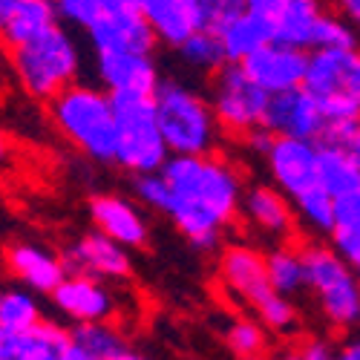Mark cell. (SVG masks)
<instances>
[{
    "label": "cell",
    "mask_w": 360,
    "mask_h": 360,
    "mask_svg": "<svg viewBox=\"0 0 360 360\" xmlns=\"http://www.w3.org/2000/svg\"><path fill=\"white\" fill-rule=\"evenodd\" d=\"M332 6L338 9L340 18L357 23V18H360V0H332Z\"/></svg>",
    "instance_id": "f35d334b"
},
{
    "label": "cell",
    "mask_w": 360,
    "mask_h": 360,
    "mask_svg": "<svg viewBox=\"0 0 360 360\" xmlns=\"http://www.w3.org/2000/svg\"><path fill=\"white\" fill-rule=\"evenodd\" d=\"M58 23L55 15V0H18L15 9L9 12L6 23L0 26V44L6 49L35 38L38 32Z\"/></svg>",
    "instance_id": "d4e9b609"
},
{
    "label": "cell",
    "mask_w": 360,
    "mask_h": 360,
    "mask_svg": "<svg viewBox=\"0 0 360 360\" xmlns=\"http://www.w3.org/2000/svg\"><path fill=\"white\" fill-rule=\"evenodd\" d=\"M225 343L239 360L265 357L268 352V332L257 317H236L225 328Z\"/></svg>",
    "instance_id": "f546056e"
},
{
    "label": "cell",
    "mask_w": 360,
    "mask_h": 360,
    "mask_svg": "<svg viewBox=\"0 0 360 360\" xmlns=\"http://www.w3.org/2000/svg\"><path fill=\"white\" fill-rule=\"evenodd\" d=\"M274 4H277V0H245V6H248V9L262 12V15L271 12V9H274Z\"/></svg>",
    "instance_id": "7bdbcfd3"
},
{
    "label": "cell",
    "mask_w": 360,
    "mask_h": 360,
    "mask_svg": "<svg viewBox=\"0 0 360 360\" xmlns=\"http://www.w3.org/2000/svg\"><path fill=\"white\" fill-rule=\"evenodd\" d=\"M265 165L271 173V182L280 193L288 196V202H297L320 188L317 182V141L303 139H285L274 136V141L265 150Z\"/></svg>",
    "instance_id": "9c48e42d"
},
{
    "label": "cell",
    "mask_w": 360,
    "mask_h": 360,
    "mask_svg": "<svg viewBox=\"0 0 360 360\" xmlns=\"http://www.w3.org/2000/svg\"><path fill=\"white\" fill-rule=\"evenodd\" d=\"M139 9L153 29L156 41L173 49L199 29L196 0H139Z\"/></svg>",
    "instance_id": "603a6c76"
},
{
    "label": "cell",
    "mask_w": 360,
    "mask_h": 360,
    "mask_svg": "<svg viewBox=\"0 0 360 360\" xmlns=\"http://www.w3.org/2000/svg\"><path fill=\"white\" fill-rule=\"evenodd\" d=\"M70 340L84 349L86 354H93L98 360H112L127 349V340L112 320H98V323H75L70 328Z\"/></svg>",
    "instance_id": "4316f807"
},
{
    "label": "cell",
    "mask_w": 360,
    "mask_h": 360,
    "mask_svg": "<svg viewBox=\"0 0 360 360\" xmlns=\"http://www.w3.org/2000/svg\"><path fill=\"white\" fill-rule=\"evenodd\" d=\"M44 320L38 294L29 288H4L0 291V328L20 332V328L35 326Z\"/></svg>",
    "instance_id": "f1b7e54d"
},
{
    "label": "cell",
    "mask_w": 360,
    "mask_h": 360,
    "mask_svg": "<svg viewBox=\"0 0 360 360\" xmlns=\"http://www.w3.org/2000/svg\"><path fill=\"white\" fill-rule=\"evenodd\" d=\"M96 78L110 96H153L162 81L153 55L141 52H96Z\"/></svg>",
    "instance_id": "9a60e30c"
},
{
    "label": "cell",
    "mask_w": 360,
    "mask_h": 360,
    "mask_svg": "<svg viewBox=\"0 0 360 360\" xmlns=\"http://www.w3.org/2000/svg\"><path fill=\"white\" fill-rule=\"evenodd\" d=\"M86 44L93 52H141L153 55L156 35L141 12H122V15H98V20L86 29Z\"/></svg>",
    "instance_id": "e0dca14e"
},
{
    "label": "cell",
    "mask_w": 360,
    "mask_h": 360,
    "mask_svg": "<svg viewBox=\"0 0 360 360\" xmlns=\"http://www.w3.org/2000/svg\"><path fill=\"white\" fill-rule=\"evenodd\" d=\"M265 101H268V93H262L239 64H222L214 72L207 104H211L219 133H231L243 139L245 133L259 127Z\"/></svg>",
    "instance_id": "ba28073f"
},
{
    "label": "cell",
    "mask_w": 360,
    "mask_h": 360,
    "mask_svg": "<svg viewBox=\"0 0 360 360\" xmlns=\"http://www.w3.org/2000/svg\"><path fill=\"white\" fill-rule=\"evenodd\" d=\"M254 360H268V357H254Z\"/></svg>",
    "instance_id": "7dc6e473"
},
{
    "label": "cell",
    "mask_w": 360,
    "mask_h": 360,
    "mask_svg": "<svg viewBox=\"0 0 360 360\" xmlns=\"http://www.w3.org/2000/svg\"><path fill=\"white\" fill-rule=\"evenodd\" d=\"M55 15H58V23L86 32L98 20L101 4L98 0H55Z\"/></svg>",
    "instance_id": "d6a6232c"
},
{
    "label": "cell",
    "mask_w": 360,
    "mask_h": 360,
    "mask_svg": "<svg viewBox=\"0 0 360 360\" xmlns=\"http://www.w3.org/2000/svg\"><path fill=\"white\" fill-rule=\"evenodd\" d=\"M52 124L81 156L98 165H115V110L110 93L96 84H70L49 98Z\"/></svg>",
    "instance_id": "7a4b0ae2"
},
{
    "label": "cell",
    "mask_w": 360,
    "mask_h": 360,
    "mask_svg": "<svg viewBox=\"0 0 360 360\" xmlns=\"http://www.w3.org/2000/svg\"><path fill=\"white\" fill-rule=\"evenodd\" d=\"M159 173L167 185L162 214L193 248L214 251L222 243V233L239 219V199L245 188L239 170L217 153H202L167 156Z\"/></svg>",
    "instance_id": "6da1fadb"
},
{
    "label": "cell",
    "mask_w": 360,
    "mask_h": 360,
    "mask_svg": "<svg viewBox=\"0 0 360 360\" xmlns=\"http://www.w3.org/2000/svg\"><path fill=\"white\" fill-rule=\"evenodd\" d=\"M112 360H153V357H147L144 352H139V349H130V346H127L122 354H118V357H112Z\"/></svg>",
    "instance_id": "ee69618b"
},
{
    "label": "cell",
    "mask_w": 360,
    "mask_h": 360,
    "mask_svg": "<svg viewBox=\"0 0 360 360\" xmlns=\"http://www.w3.org/2000/svg\"><path fill=\"white\" fill-rule=\"evenodd\" d=\"M326 12V0H277L274 9L268 12L274 41L306 49L311 46L314 26Z\"/></svg>",
    "instance_id": "44dd1931"
},
{
    "label": "cell",
    "mask_w": 360,
    "mask_h": 360,
    "mask_svg": "<svg viewBox=\"0 0 360 360\" xmlns=\"http://www.w3.org/2000/svg\"><path fill=\"white\" fill-rule=\"evenodd\" d=\"M52 306L70 323H98L115 320L122 311L110 280H98L89 274H64V280L52 288Z\"/></svg>",
    "instance_id": "30bf717a"
},
{
    "label": "cell",
    "mask_w": 360,
    "mask_h": 360,
    "mask_svg": "<svg viewBox=\"0 0 360 360\" xmlns=\"http://www.w3.org/2000/svg\"><path fill=\"white\" fill-rule=\"evenodd\" d=\"M306 58H309L306 49H297L280 41H268L265 46L251 52L239 67L245 70V75L262 93L274 96V93H285V89H294L303 84Z\"/></svg>",
    "instance_id": "5bb4252c"
},
{
    "label": "cell",
    "mask_w": 360,
    "mask_h": 360,
    "mask_svg": "<svg viewBox=\"0 0 360 360\" xmlns=\"http://www.w3.org/2000/svg\"><path fill=\"white\" fill-rule=\"evenodd\" d=\"M86 207H89V217H93L96 231L110 236L112 243L124 245L127 251L147 245L150 222L136 202L118 196V193H96Z\"/></svg>",
    "instance_id": "2e32d148"
},
{
    "label": "cell",
    "mask_w": 360,
    "mask_h": 360,
    "mask_svg": "<svg viewBox=\"0 0 360 360\" xmlns=\"http://www.w3.org/2000/svg\"><path fill=\"white\" fill-rule=\"evenodd\" d=\"M217 277L233 303L245 306V309H257L262 300L274 291L265 277L262 251L248 243H231L219 251Z\"/></svg>",
    "instance_id": "8fae6325"
},
{
    "label": "cell",
    "mask_w": 360,
    "mask_h": 360,
    "mask_svg": "<svg viewBox=\"0 0 360 360\" xmlns=\"http://www.w3.org/2000/svg\"><path fill=\"white\" fill-rule=\"evenodd\" d=\"M245 6V0H196V15H199V29H211L217 32L225 26L233 15H239Z\"/></svg>",
    "instance_id": "836d02e7"
},
{
    "label": "cell",
    "mask_w": 360,
    "mask_h": 360,
    "mask_svg": "<svg viewBox=\"0 0 360 360\" xmlns=\"http://www.w3.org/2000/svg\"><path fill=\"white\" fill-rule=\"evenodd\" d=\"M320 144H332L340 150L360 153V118H338V122H326Z\"/></svg>",
    "instance_id": "d590c367"
},
{
    "label": "cell",
    "mask_w": 360,
    "mask_h": 360,
    "mask_svg": "<svg viewBox=\"0 0 360 360\" xmlns=\"http://www.w3.org/2000/svg\"><path fill=\"white\" fill-rule=\"evenodd\" d=\"M309 49H357V29L352 20L326 9L314 26Z\"/></svg>",
    "instance_id": "1f68e13d"
},
{
    "label": "cell",
    "mask_w": 360,
    "mask_h": 360,
    "mask_svg": "<svg viewBox=\"0 0 360 360\" xmlns=\"http://www.w3.org/2000/svg\"><path fill=\"white\" fill-rule=\"evenodd\" d=\"M115 110V165L127 173H156L167 162V147L156 124L153 96H110Z\"/></svg>",
    "instance_id": "52a82bcc"
},
{
    "label": "cell",
    "mask_w": 360,
    "mask_h": 360,
    "mask_svg": "<svg viewBox=\"0 0 360 360\" xmlns=\"http://www.w3.org/2000/svg\"><path fill=\"white\" fill-rule=\"evenodd\" d=\"M58 257H61L67 274H89L98 280H124L133 271L130 251L98 231L78 236L75 243L67 245L64 254H58Z\"/></svg>",
    "instance_id": "4fadbf2b"
},
{
    "label": "cell",
    "mask_w": 360,
    "mask_h": 360,
    "mask_svg": "<svg viewBox=\"0 0 360 360\" xmlns=\"http://www.w3.org/2000/svg\"><path fill=\"white\" fill-rule=\"evenodd\" d=\"M303 268H306V291L323 320L338 328L352 332L360 320V283L357 268L332 251V245L311 243L303 245Z\"/></svg>",
    "instance_id": "5b68a950"
},
{
    "label": "cell",
    "mask_w": 360,
    "mask_h": 360,
    "mask_svg": "<svg viewBox=\"0 0 360 360\" xmlns=\"http://www.w3.org/2000/svg\"><path fill=\"white\" fill-rule=\"evenodd\" d=\"M239 217L251 231H259L271 239H291L297 231V217L285 193L274 185H251L243 188L239 199Z\"/></svg>",
    "instance_id": "ac0fdd59"
},
{
    "label": "cell",
    "mask_w": 360,
    "mask_h": 360,
    "mask_svg": "<svg viewBox=\"0 0 360 360\" xmlns=\"http://www.w3.org/2000/svg\"><path fill=\"white\" fill-rule=\"evenodd\" d=\"M274 360H306V354L300 352V349H285V352H280Z\"/></svg>",
    "instance_id": "bcb514c9"
},
{
    "label": "cell",
    "mask_w": 360,
    "mask_h": 360,
    "mask_svg": "<svg viewBox=\"0 0 360 360\" xmlns=\"http://www.w3.org/2000/svg\"><path fill=\"white\" fill-rule=\"evenodd\" d=\"M254 317L265 326L268 335L288 338V335H297V328H300V311L294 306V300L285 294H277V291H271L254 309Z\"/></svg>",
    "instance_id": "4dcf8cb0"
},
{
    "label": "cell",
    "mask_w": 360,
    "mask_h": 360,
    "mask_svg": "<svg viewBox=\"0 0 360 360\" xmlns=\"http://www.w3.org/2000/svg\"><path fill=\"white\" fill-rule=\"evenodd\" d=\"M9 156H12V141H9L6 130L0 127V165H6V162H9Z\"/></svg>",
    "instance_id": "b9f144b4"
},
{
    "label": "cell",
    "mask_w": 360,
    "mask_h": 360,
    "mask_svg": "<svg viewBox=\"0 0 360 360\" xmlns=\"http://www.w3.org/2000/svg\"><path fill=\"white\" fill-rule=\"evenodd\" d=\"M326 122L360 118V55L357 49H309L300 84Z\"/></svg>",
    "instance_id": "8992f818"
},
{
    "label": "cell",
    "mask_w": 360,
    "mask_h": 360,
    "mask_svg": "<svg viewBox=\"0 0 360 360\" xmlns=\"http://www.w3.org/2000/svg\"><path fill=\"white\" fill-rule=\"evenodd\" d=\"M335 360H360V343H357V338L343 340V343L335 349Z\"/></svg>",
    "instance_id": "ab89813d"
},
{
    "label": "cell",
    "mask_w": 360,
    "mask_h": 360,
    "mask_svg": "<svg viewBox=\"0 0 360 360\" xmlns=\"http://www.w3.org/2000/svg\"><path fill=\"white\" fill-rule=\"evenodd\" d=\"M133 193L147 211L162 214L165 205H167V185H165L159 170L156 173H136L133 176Z\"/></svg>",
    "instance_id": "e575fe53"
},
{
    "label": "cell",
    "mask_w": 360,
    "mask_h": 360,
    "mask_svg": "<svg viewBox=\"0 0 360 360\" xmlns=\"http://www.w3.org/2000/svg\"><path fill=\"white\" fill-rule=\"evenodd\" d=\"M243 141H245V147L251 150V153L265 156V150H268V144L274 141V136H271V133H268V130L259 124V127H254L251 133H245V136H243Z\"/></svg>",
    "instance_id": "74e56055"
},
{
    "label": "cell",
    "mask_w": 360,
    "mask_h": 360,
    "mask_svg": "<svg viewBox=\"0 0 360 360\" xmlns=\"http://www.w3.org/2000/svg\"><path fill=\"white\" fill-rule=\"evenodd\" d=\"M317 182L328 196L360 191V153L317 141Z\"/></svg>",
    "instance_id": "cb8c5ba5"
},
{
    "label": "cell",
    "mask_w": 360,
    "mask_h": 360,
    "mask_svg": "<svg viewBox=\"0 0 360 360\" xmlns=\"http://www.w3.org/2000/svg\"><path fill=\"white\" fill-rule=\"evenodd\" d=\"M156 124L170 156H202L217 153L219 124L207 104V96L185 81L165 78L153 93Z\"/></svg>",
    "instance_id": "277c9868"
},
{
    "label": "cell",
    "mask_w": 360,
    "mask_h": 360,
    "mask_svg": "<svg viewBox=\"0 0 360 360\" xmlns=\"http://www.w3.org/2000/svg\"><path fill=\"white\" fill-rule=\"evenodd\" d=\"M6 265L12 277L35 294H52V288L64 280V262L55 251L35 245V243H18L6 251Z\"/></svg>",
    "instance_id": "ffe728a7"
},
{
    "label": "cell",
    "mask_w": 360,
    "mask_h": 360,
    "mask_svg": "<svg viewBox=\"0 0 360 360\" xmlns=\"http://www.w3.org/2000/svg\"><path fill=\"white\" fill-rule=\"evenodd\" d=\"M15 4H18V0H0V26H4V23H6L9 12L15 9Z\"/></svg>",
    "instance_id": "f6af8a7d"
},
{
    "label": "cell",
    "mask_w": 360,
    "mask_h": 360,
    "mask_svg": "<svg viewBox=\"0 0 360 360\" xmlns=\"http://www.w3.org/2000/svg\"><path fill=\"white\" fill-rule=\"evenodd\" d=\"M300 352L306 354V360H335V346L323 340V338H311L300 346Z\"/></svg>",
    "instance_id": "8d00e7d4"
},
{
    "label": "cell",
    "mask_w": 360,
    "mask_h": 360,
    "mask_svg": "<svg viewBox=\"0 0 360 360\" xmlns=\"http://www.w3.org/2000/svg\"><path fill=\"white\" fill-rule=\"evenodd\" d=\"M265 259V277H268V285H271L277 294H285V297H297L306 291V268H303V251L297 245H288V243H280L274 245L268 254H262Z\"/></svg>",
    "instance_id": "484cf974"
},
{
    "label": "cell",
    "mask_w": 360,
    "mask_h": 360,
    "mask_svg": "<svg viewBox=\"0 0 360 360\" xmlns=\"http://www.w3.org/2000/svg\"><path fill=\"white\" fill-rule=\"evenodd\" d=\"M176 49H179V58L185 61V67H191L193 72H202V75H214L225 64L222 44L211 29H196V32H191Z\"/></svg>",
    "instance_id": "83f0119b"
},
{
    "label": "cell",
    "mask_w": 360,
    "mask_h": 360,
    "mask_svg": "<svg viewBox=\"0 0 360 360\" xmlns=\"http://www.w3.org/2000/svg\"><path fill=\"white\" fill-rule=\"evenodd\" d=\"M67 346L70 328L46 317L20 332L0 328V360H61Z\"/></svg>",
    "instance_id": "d6986e66"
},
{
    "label": "cell",
    "mask_w": 360,
    "mask_h": 360,
    "mask_svg": "<svg viewBox=\"0 0 360 360\" xmlns=\"http://www.w3.org/2000/svg\"><path fill=\"white\" fill-rule=\"evenodd\" d=\"M217 38L222 44L225 64H243L251 52H257L268 41H274V32H271V20H268V15L254 12V9H243L225 26L217 29Z\"/></svg>",
    "instance_id": "7402d4cb"
},
{
    "label": "cell",
    "mask_w": 360,
    "mask_h": 360,
    "mask_svg": "<svg viewBox=\"0 0 360 360\" xmlns=\"http://www.w3.org/2000/svg\"><path fill=\"white\" fill-rule=\"evenodd\" d=\"M9 52H12L9 64L18 84L23 86L26 96L38 101H49L61 89L75 84L84 64L81 46L70 32V26L64 23H52L49 29L12 46Z\"/></svg>",
    "instance_id": "3957f363"
},
{
    "label": "cell",
    "mask_w": 360,
    "mask_h": 360,
    "mask_svg": "<svg viewBox=\"0 0 360 360\" xmlns=\"http://www.w3.org/2000/svg\"><path fill=\"white\" fill-rule=\"evenodd\" d=\"M262 127L271 136L320 141L326 118L306 89L294 86V89H285V93L268 96L265 112H262Z\"/></svg>",
    "instance_id": "7c38bea8"
},
{
    "label": "cell",
    "mask_w": 360,
    "mask_h": 360,
    "mask_svg": "<svg viewBox=\"0 0 360 360\" xmlns=\"http://www.w3.org/2000/svg\"><path fill=\"white\" fill-rule=\"evenodd\" d=\"M61 360H98V357H93V354H86L84 349H78L72 340H70V346H67V352L61 354Z\"/></svg>",
    "instance_id": "60d3db41"
}]
</instances>
